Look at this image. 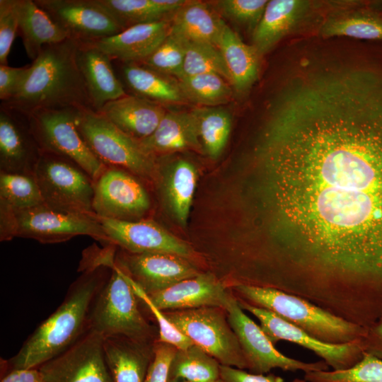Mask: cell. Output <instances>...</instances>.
I'll use <instances>...</instances> for the list:
<instances>
[{"label":"cell","mask_w":382,"mask_h":382,"mask_svg":"<svg viewBox=\"0 0 382 382\" xmlns=\"http://www.w3.org/2000/svg\"><path fill=\"white\" fill-rule=\"evenodd\" d=\"M263 116L239 166L245 248L279 289L347 320L382 316V66L303 65Z\"/></svg>","instance_id":"1"},{"label":"cell","mask_w":382,"mask_h":382,"mask_svg":"<svg viewBox=\"0 0 382 382\" xmlns=\"http://www.w3.org/2000/svg\"><path fill=\"white\" fill-rule=\"evenodd\" d=\"M78 47L70 38L45 46L13 97L1 105L25 116L46 109L92 108L78 66Z\"/></svg>","instance_id":"2"},{"label":"cell","mask_w":382,"mask_h":382,"mask_svg":"<svg viewBox=\"0 0 382 382\" xmlns=\"http://www.w3.org/2000/svg\"><path fill=\"white\" fill-rule=\"evenodd\" d=\"M82 272L56 311L35 330L15 356L1 363L11 369L38 368L88 330L92 305L111 268L102 266Z\"/></svg>","instance_id":"3"},{"label":"cell","mask_w":382,"mask_h":382,"mask_svg":"<svg viewBox=\"0 0 382 382\" xmlns=\"http://www.w3.org/2000/svg\"><path fill=\"white\" fill-rule=\"evenodd\" d=\"M235 289L246 302L269 310L315 338L331 344L363 340L367 328L340 318L311 301L279 289L246 283Z\"/></svg>","instance_id":"4"},{"label":"cell","mask_w":382,"mask_h":382,"mask_svg":"<svg viewBox=\"0 0 382 382\" xmlns=\"http://www.w3.org/2000/svg\"><path fill=\"white\" fill-rule=\"evenodd\" d=\"M77 236H88L111 244L96 215L64 212L45 204L15 209L0 203L1 241L22 237L42 243H54Z\"/></svg>","instance_id":"5"},{"label":"cell","mask_w":382,"mask_h":382,"mask_svg":"<svg viewBox=\"0 0 382 382\" xmlns=\"http://www.w3.org/2000/svg\"><path fill=\"white\" fill-rule=\"evenodd\" d=\"M138 299L127 273L115 262L92 305L88 330L103 338L122 337L147 342L151 330L139 309Z\"/></svg>","instance_id":"6"},{"label":"cell","mask_w":382,"mask_h":382,"mask_svg":"<svg viewBox=\"0 0 382 382\" xmlns=\"http://www.w3.org/2000/svg\"><path fill=\"white\" fill-rule=\"evenodd\" d=\"M77 127L87 145L106 166L154 179L156 158L148 154L139 141L127 135L92 108L79 110Z\"/></svg>","instance_id":"7"},{"label":"cell","mask_w":382,"mask_h":382,"mask_svg":"<svg viewBox=\"0 0 382 382\" xmlns=\"http://www.w3.org/2000/svg\"><path fill=\"white\" fill-rule=\"evenodd\" d=\"M79 110L73 108L41 110L27 117L42 151L72 161L95 183L107 166L93 154L81 136L77 127Z\"/></svg>","instance_id":"8"},{"label":"cell","mask_w":382,"mask_h":382,"mask_svg":"<svg viewBox=\"0 0 382 382\" xmlns=\"http://www.w3.org/2000/svg\"><path fill=\"white\" fill-rule=\"evenodd\" d=\"M33 174L46 205L64 212L95 215L94 182L72 161L42 151Z\"/></svg>","instance_id":"9"},{"label":"cell","mask_w":382,"mask_h":382,"mask_svg":"<svg viewBox=\"0 0 382 382\" xmlns=\"http://www.w3.org/2000/svg\"><path fill=\"white\" fill-rule=\"evenodd\" d=\"M164 313L194 345L214 357L220 364L248 369L238 338L220 308L204 307Z\"/></svg>","instance_id":"10"},{"label":"cell","mask_w":382,"mask_h":382,"mask_svg":"<svg viewBox=\"0 0 382 382\" xmlns=\"http://www.w3.org/2000/svg\"><path fill=\"white\" fill-rule=\"evenodd\" d=\"M228 321L236 334L253 374H263L273 369L284 371H327L328 365L323 360L304 362L290 358L279 352L260 326L257 325L243 311L239 301L232 295L225 308Z\"/></svg>","instance_id":"11"},{"label":"cell","mask_w":382,"mask_h":382,"mask_svg":"<svg viewBox=\"0 0 382 382\" xmlns=\"http://www.w3.org/2000/svg\"><path fill=\"white\" fill-rule=\"evenodd\" d=\"M151 208L149 195L132 173L107 166L94 183L93 210L96 216L119 221L143 219Z\"/></svg>","instance_id":"12"},{"label":"cell","mask_w":382,"mask_h":382,"mask_svg":"<svg viewBox=\"0 0 382 382\" xmlns=\"http://www.w3.org/2000/svg\"><path fill=\"white\" fill-rule=\"evenodd\" d=\"M239 303L242 308L259 320L261 328L273 345L280 340L297 344L312 351L335 371L353 367L363 357L362 340L345 344L325 342L269 310L255 306L245 301H239Z\"/></svg>","instance_id":"13"},{"label":"cell","mask_w":382,"mask_h":382,"mask_svg":"<svg viewBox=\"0 0 382 382\" xmlns=\"http://www.w3.org/2000/svg\"><path fill=\"white\" fill-rule=\"evenodd\" d=\"M104 338L88 330L65 351L38 367L47 382H113Z\"/></svg>","instance_id":"14"},{"label":"cell","mask_w":382,"mask_h":382,"mask_svg":"<svg viewBox=\"0 0 382 382\" xmlns=\"http://www.w3.org/2000/svg\"><path fill=\"white\" fill-rule=\"evenodd\" d=\"M69 36L91 42L124 30L98 0H35Z\"/></svg>","instance_id":"15"},{"label":"cell","mask_w":382,"mask_h":382,"mask_svg":"<svg viewBox=\"0 0 382 382\" xmlns=\"http://www.w3.org/2000/svg\"><path fill=\"white\" fill-rule=\"evenodd\" d=\"M96 216L110 243L127 253H166L185 258L191 255L188 245L152 220L130 221Z\"/></svg>","instance_id":"16"},{"label":"cell","mask_w":382,"mask_h":382,"mask_svg":"<svg viewBox=\"0 0 382 382\" xmlns=\"http://www.w3.org/2000/svg\"><path fill=\"white\" fill-rule=\"evenodd\" d=\"M116 264L148 294L165 289L199 273L185 257L166 253H123Z\"/></svg>","instance_id":"17"},{"label":"cell","mask_w":382,"mask_h":382,"mask_svg":"<svg viewBox=\"0 0 382 382\" xmlns=\"http://www.w3.org/2000/svg\"><path fill=\"white\" fill-rule=\"evenodd\" d=\"M42 152L27 116L1 105V171L33 174Z\"/></svg>","instance_id":"18"},{"label":"cell","mask_w":382,"mask_h":382,"mask_svg":"<svg viewBox=\"0 0 382 382\" xmlns=\"http://www.w3.org/2000/svg\"><path fill=\"white\" fill-rule=\"evenodd\" d=\"M148 295L154 305L162 311L204 307L225 309L231 296L224 284L209 273H199Z\"/></svg>","instance_id":"19"},{"label":"cell","mask_w":382,"mask_h":382,"mask_svg":"<svg viewBox=\"0 0 382 382\" xmlns=\"http://www.w3.org/2000/svg\"><path fill=\"white\" fill-rule=\"evenodd\" d=\"M170 30V20L136 24L122 31L86 42L105 52L112 61L139 64L163 42Z\"/></svg>","instance_id":"20"},{"label":"cell","mask_w":382,"mask_h":382,"mask_svg":"<svg viewBox=\"0 0 382 382\" xmlns=\"http://www.w3.org/2000/svg\"><path fill=\"white\" fill-rule=\"evenodd\" d=\"M77 62L92 108L100 110L106 103L127 95L112 60L89 42H79Z\"/></svg>","instance_id":"21"},{"label":"cell","mask_w":382,"mask_h":382,"mask_svg":"<svg viewBox=\"0 0 382 382\" xmlns=\"http://www.w3.org/2000/svg\"><path fill=\"white\" fill-rule=\"evenodd\" d=\"M96 112L127 135L140 141L156 130L167 110L162 105L127 94L106 103Z\"/></svg>","instance_id":"22"},{"label":"cell","mask_w":382,"mask_h":382,"mask_svg":"<svg viewBox=\"0 0 382 382\" xmlns=\"http://www.w3.org/2000/svg\"><path fill=\"white\" fill-rule=\"evenodd\" d=\"M139 143L148 154L156 158L174 151L203 149L197 120L192 110L167 111L156 130Z\"/></svg>","instance_id":"23"},{"label":"cell","mask_w":382,"mask_h":382,"mask_svg":"<svg viewBox=\"0 0 382 382\" xmlns=\"http://www.w3.org/2000/svg\"><path fill=\"white\" fill-rule=\"evenodd\" d=\"M105 361L113 382H144L154 347L122 337L104 338Z\"/></svg>","instance_id":"24"},{"label":"cell","mask_w":382,"mask_h":382,"mask_svg":"<svg viewBox=\"0 0 382 382\" xmlns=\"http://www.w3.org/2000/svg\"><path fill=\"white\" fill-rule=\"evenodd\" d=\"M116 62V61H114ZM119 63V74L125 90L148 100L164 105L187 102L177 81L137 63Z\"/></svg>","instance_id":"25"},{"label":"cell","mask_w":382,"mask_h":382,"mask_svg":"<svg viewBox=\"0 0 382 382\" xmlns=\"http://www.w3.org/2000/svg\"><path fill=\"white\" fill-rule=\"evenodd\" d=\"M216 46L228 68L233 88L238 93H246L257 79L260 54L253 45L243 42L225 22Z\"/></svg>","instance_id":"26"},{"label":"cell","mask_w":382,"mask_h":382,"mask_svg":"<svg viewBox=\"0 0 382 382\" xmlns=\"http://www.w3.org/2000/svg\"><path fill=\"white\" fill-rule=\"evenodd\" d=\"M18 33L21 36L27 55L35 60L47 45L61 42L69 36L35 1L16 0Z\"/></svg>","instance_id":"27"},{"label":"cell","mask_w":382,"mask_h":382,"mask_svg":"<svg viewBox=\"0 0 382 382\" xmlns=\"http://www.w3.org/2000/svg\"><path fill=\"white\" fill-rule=\"evenodd\" d=\"M309 6L303 0L268 1L253 30V45L261 55L272 48L302 18Z\"/></svg>","instance_id":"28"},{"label":"cell","mask_w":382,"mask_h":382,"mask_svg":"<svg viewBox=\"0 0 382 382\" xmlns=\"http://www.w3.org/2000/svg\"><path fill=\"white\" fill-rule=\"evenodd\" d=\"M156 173L160 175L161 190L164 200L178 222L185 226L197 185L195 166L187 160L179 159L166 169H162L157 164Z\"/></svg>","instance_id":"29"},{"label":"cell","mask_w":382,"mask_h":382,"mask_svg":"<svg viewBox=\"0 0 382 382\" xmlns=\"http://www.w3.org/2000/svg\"><path fill=\"white\" fill-rule=\"evenodd\" d=\"M224 23L207 4L189 1L171 16L170 30L186 41L216 46Z\"/></svg>","instance_id":"30"},{"label":"cell","mask_w":382,"mask_h":382,"mask_svg":"<svg viewBox=\"0 0 382 382\" xmlns=\"http://www.w3.org/2000/svg\"><path fill=\"white\" fill-rule=\"evenodd\" d=\"M124 28L168 20L186 0H98Z\"/></svg>","instance_id":"31"},{"label":"cell","mask_w":382,"mask_h":382,"mask_svg":"<svg viewBox=\"0 0 382 382\" xmlns=\"http://www.w3.org/2000/svg\"><path fill=\"white\" fill-rule=\"evenodd\" d=\"M220 378V364L196 345L177 349L171 361L168 379L188 382H215Z\"/></svg>","instance_id":"32"},{"label":"cell","mask_w":382,"mask_h":382,"mask_svg":"<svg viewBox=\"0 0 382 382\" xmlns=\"http://www.w3.org/2000/svg\"><path fill=\"white\" fill-rule=\"evenodd\" d=\"M197 122L203 149L217 158L228 142L232 125L230 112L221 107H197L192 110Z\"/></svg>","instance_id":"33"},{"label":"cell","mask_w":382,"mask_h":382,"mask_svg":"<svg viewBox=\"0 0 382 382\" xmlns=\"http://www.w3.org/2000/svg\"><path fill=\"white\" fill-rule=\"evenodd\" d=\"M177 81L185 100L200 107H217L227 103L233 93L232 86L215 74L183 77Z\"/></svg>","instance_id":"34"},{"label":"cell","mask_w":382,"mask_h":382,"mask_svg":"<svg viewBox=\"0 0 382 382\" xmlns=\"http://www.w3.org/2000/svg\"><path fill=\"white\" fill-rule=\"evenodd\" d=\"M0 203L15 209L45 204L33 174L4 171H0Z\"/></svg>","instance_id":"35"},{"label":"cell","mask_w":382,"mask_h":382,"mask_svg":"<svg viewBox=\"0 0 382 382\" xmlns=\"http://www.w3.org/2000/svg\"><path fill=\"white\" fill-rule=\"evenodd\" d=\"M204 74L219 75L231 85L224 59L216 45L186 41L183 71L178 79Z\"/></svg>","instance_id":"36"},{"label":"cell","mask_w":382,"mask_h":382,"mask_svg":"<svg viewBox=\"0 0 382 382\" xmlns=\"http://www.w3.org/2000/svg\"><path fill=\"white\" fill-rule=\"evenodd\" d=\"M307 382H382V360L364 352L361 359L345 370L305 373Z\"/></svg>","instance_id":"37"},{"label":"cell","mask_w":382,"mask_h":382,"mask_svg":"<svg viewBox=\"0 0 382 382\" xmlns=\"http://www.w3.org/2000/svg\"><path fill=\"white\" fill-rule=\"evenodd\" d=\"M320 33L325 37L382 40V19L364 15L330 19L323 24Z\"/></svg>","instance_id":"38"},{"label":"cell","mask_w":382,"mask_h":382,"mask_svg":"<svg viewBox=\"0 0 382 382\" xmlns=\"http://www.w3.org/2000/svg\"><path fill=\"white\" fill-rule=\"evenodd\" d=\"M185 50L186 40L170 30L163 42L139 64L178 79L183 71Z\"/></svg>","instance_id":"39"},{"label":"cell","mask_w":382,"mask_h":382,"mask_svg":"<svg viewBox=\"0 0 382 382\" xmlns=\"http://www.w3.org/2000/svg\"><path fill=\"white\" fill-rule=\"evenodd\" d=\"M127 276L138 299L144 303L158 322L159 328L158 342L170 344L178 349H185L194 345L169 320L165 313L154 305L149 295L127 273Z\"/></svg>","instance_id":"40"},{"label":"cell","mask_w":382,"mask_h":382,"mask_svg":"<svg viewBox=\"0 0 382 382\" xmlns=\"http://www.w3.org/2000/svg\"><path fill=\"white\" fill-rule=\"evenodd\" d=\"M267 2V0H221L216 1V5L226 16L254 30Z\"/></svg>","instance_id":"41"},{"label":"cell","mask_w":382,"mask_h":382,"mask_svg":"<svg viewBox=\"0 0 382 382\" xmlns=\"http://www.w3.org/2000/svg\"><path fill=\"white\" fill-rule=\"evenodd\" d=\"M18 28L16 0H0V64H8V56Z\"/></svg>","instance_id":"42"},{"label":"cell","mask_w":382,"mask_h":382,"mask_svg":"<svg viewBox=\"0 0 382 382\" xmlns=\"http://www.w3.org/2000/svg\"><path fill=\"white\" fill-rule=\"evenodd\" d=\"M177 349L170 344L158 342L144 382H168L171 361Z\"/></svg>","instance_id":"43"},{"label":"cell","mask_w":382,"mask_h":382,"mask_svg":"<svg viewBox=\"0 0 382 382\" xmlns=\"http://www.w3.org/2000/svg\"><path fill=\"white\" fill-rule=\"evenodd\" d=\"M29 66L12 67L0 64V100L6 102L13 97L24 79Z\"/></svg>","instance_id":"44"},{"label":"cell","mask_w":382,"mask_h":382,"mask_svg":"<svg viewBox=\"0 0 382 382\" xmlns=\"http://www.w3.org/2000/svg\"><path fill=\"white\" fill-rule=\"evenodd\" d=\"M220 378L224 382H284L282 378L273 374L267 375L250 374L243 369L220 364Z\"/></svg>","instance_id":"45"},{"label":"cell","mask_w":382,"mask_h":382,"mask_svg":"<svg viewBox=\"0 0 382 382\" xmlns=\"http://www.w3.org/2000/svg\"><path fill=\"white\" fill-rule=\"evenodd\" d=\"M1 382H47L38 368L11 369L1 363Z\"/></svg>","instance_id":"46"},{"label":"cell","mask_w":382,"mask_h":382,"mask_svg":"<svg viewBox=\"0 0 382 382\" xmlns=\"http://www.w3.org/2000/svg\"><path fill=\"white\" fill-rule=\"evenodd\" d=\"M362 343L364 352L382 360V318L367 328Z\"/></svg>","instance_id":"47"},{"label":"cell","mask_w":382,"mask_h":382,"mask_svg":"<svg viewBox=\"0 0 382 382\" xmlns=\"http://www.w3.org/2000/svg\"><path fill=\"white\" fill-rule=\"evenodd\" d=\"M168 382H188V381L180 380V379H168Z\"/></svg>","instance_id":"48"},{"label":"cell","mask_w":382,"mask_h":382,"mask_svg":"<svg viewBox=\"0 0 382 382\" xmlns=\"http://www.w3.org/2000/svg\"><path fill=\"white\" fill-rule=\"evenodd\" d=\"M291 382H306L304 379L295 378Z\"/></svg>","instance_id":"49"},{"label":"cell","mask_w":382,"mask_h":382,"mask_svg":"<svg viewBox=\"0 0 382 382\" xmlns=\"http://www.w3.org/2000/svg\"><path fill=\"white\" fill-rule=\"evenodd\" d=\"M215 382H224L221 378H219V380H217Z\"/></svg>","instance_id":"50"}]
</instances>
